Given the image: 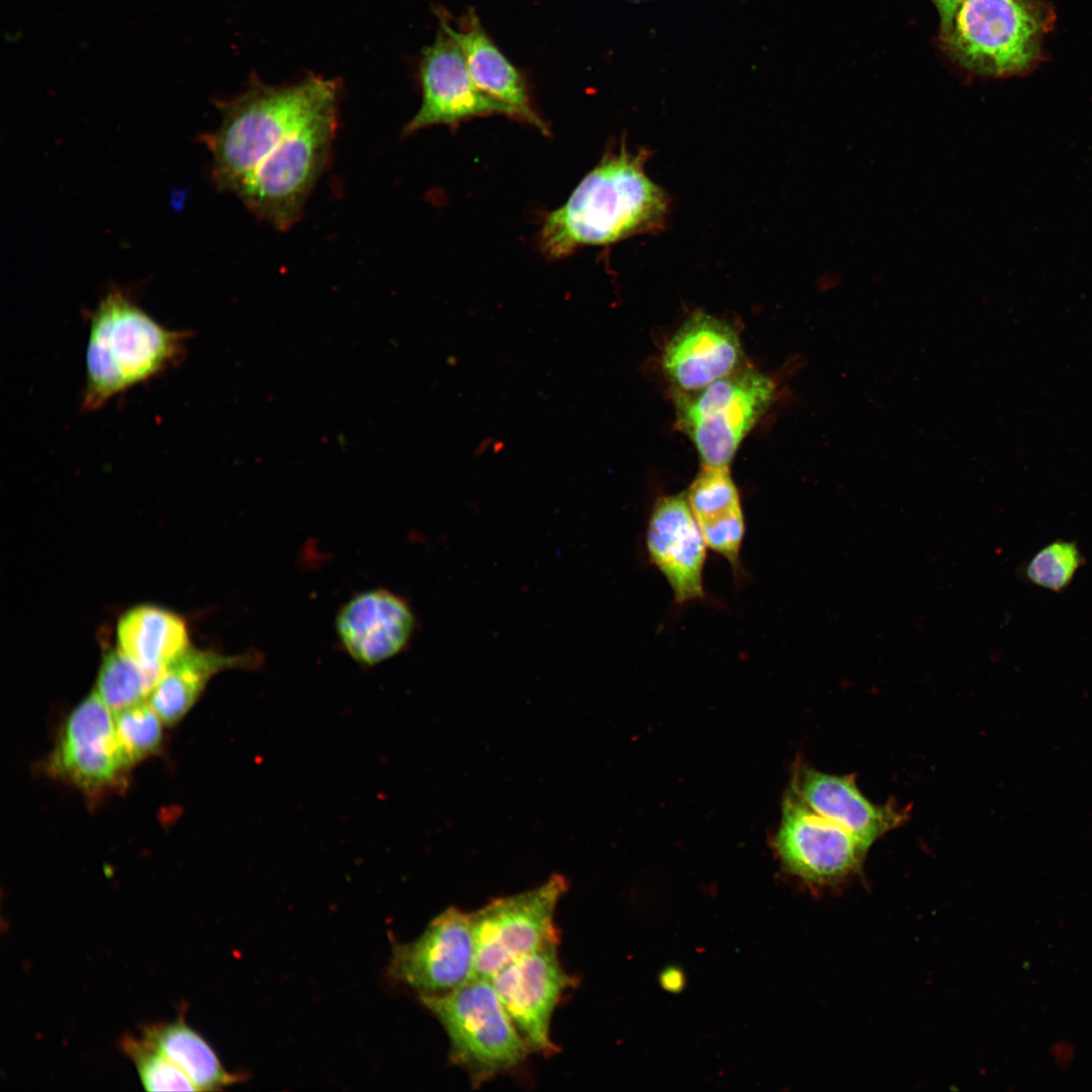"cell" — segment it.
Here are the masks:
<instances>
[{"mask_svg":"<svg viewBox=\"0 0 1092 1092\" xmlns=\"http://www.w3.org/2000/svg\"><path fill=\"white\" fill-rule=\"evenodd\" d=\"M121 1048L133 1063L147 1091H198L175 1063L143 1036H123Z\"/></svg>","mask_w":1092,"mask_h":1092,"instance_id":"cell-26","label":"cell"},{"mask_svg":"<svg viewBox=\"0 0 1092 1092\" xmlns=\"http://www.w3.org/2000/svg\"><path fill=\"white\" fill-rule=\"evenodd\" d=\"M142 1036L175 1063L198 1091L218 1090L241 1080L224 1069L213 1049L184 1017L147 1025Z\"/></svg>","mask_w":1092,"mask_h":1092,"instance_id":"cell-22","label":"cell"},{"mask_svg":"<svg viewBox=\"0 0 1092 1092\" xmlns=\"http://www.w3.org/2000/svg\"><path fill=\"white\" fill-rule=\"evenodd\" d=\"M645 545L649 560L664 577L677 605L706 598L708 546L686 493L661 495L655 500L647 520Z\"/></svg>","mask_w":1092,"mask_h":1092,"instance_id":"cell-14","label":"cell"},{"mask_svg":"<svg viewBox=\"0 0 1092 1092\" xmlns=\"http://www.w3.org/2000/svg\"><path fill=\"white\" fill-rule=\"evenodd\" d=\"M450 1044V1060L475 1087L519 1067L530 1053L490 979L474 977L444 994L420 995Z\"/></svg>","mask_w":1092,"mask_h":1092,"instance_id":"cell-4","label":"cell"},{"mask_svg":"<svg viewBox=\"0 0 1092 1092\" xmlns=\"http://www.w3.org/2000/svg\"><path fill=\"white\" fill-rule=\"evenodd\" d=\"M742 356L739 338L728 324L696 312L666 344L662 366L673 390L695 391L737 370Z\"/></svg>","mask_w":1092,"mask_h":1092,"instance_id":"cell-17","label":"cell"},{"mask_svg":"<svg viewBox=\"0 0 1092 1092\" xmlns=\"http://www.w3.org/2000/svg\"><path fill=\"white\" fill-rule=\"evenodd\" d=\"M419 78L422 102L403 128L404 134L435 124L457 126L480 116L514 117L509 107L477 88L459 47L440 28L434 41L422 51Z\"/></svg>","mask_w":1092,"mask_h":1092,"instance_id":"cell-13","label":"cell"},{"mask_svg":"<svg viewBox=\"0 0 1092 1092\" xmlns=\"http://www.w3.org/2000/svg\"><path fill=\"white\" fill-rule=\"evenodd\" d=\"M1083 564L1084 556L1077 543L1058 539L1039 549L1020 573L1035 586L1060 593L1068 587Z\"/></svg>","mask_w":1092,"mask_h":1092,"instance_id":"cell-25","label":"cell"},{"mask_svg":"<svg viewBox=\"0 0 1092 1092\" xmlns=\"http://www.w3.org/2000/svg\"><path fill=\"white\" fill-rule=\"evenodd\" d=\"M648 153L624 144L608 153L577 184L566 202L548 213L542 252L564 258L580 247L606 246L661 229L668 213L664 190L645 172Z\"/></svg>","mask_w":1092,"mask_h":1092,"instance_id":"cell-1","label":"cell"},{"mask_svg":"<svg viewBox=\"0 0 1092 1092\" xmlns=\"http://www.w3.org/2000/svg\"><path fill=\"white\" fill-rule=\"evenodd\" d=\"M776 846L789 872L819 887L857 874L870 845L819 815L792 791L785 800Z\"/></svg>","mask_w":1092,"mask_h":1092,"instance_id":"cell-9","label":"cell"},{"mask_svg":"<svg viewBox=\"0 0 1092 1092\" xmlns=\"http://www.w3.org/2000/svg\"><path fill=\"white\" fill-rule=\"evenodd\" d=\"M622 1H624L626 3H630V4H643V3L653 2V1H656V0H622Z\"/></svg>","mask_w":1092,"mask_h":1092,"instance_id":"cell-28","label":"cell"},{"mask_svg":"<svg viewBox=\"0 0 1092 1092\" xmlns=\"http://www.w3.org/2000/svg\"><path fill=\"white\" fill-rule=\"evenodd\" d=\"M935 5L939 20H940V33L945 31L949 26L952 17L963 3L964 0H931Z\"/></svg>","mask_w":1092,"mask_h":1092,"instance_id":"cell-27","label":"cell"},{"mask_svg":"<svg viewBox=\"0 0 1092 1092\" xmlns=\"http://www.w3.org/2000/svg\"><path fill=\"white\" fill-rule=\"evenodd\" d=\"M117 648L158 680L189 647L186 623L178 615L151 605L129 609L118 620Z\"/></svg>","mask_w":1092,"mask_h":1092,"instance_id":"cell-21","label":"cell"},{"mask_svg":"<svg viewBox=\"0 0 1092 1092\" xmlns=\"http://www.w3.org/2000/svg\"><path fill=\"white\" fill-rule=\"evenodd\" d=\"M335 626L346 653L358 664L371 667L405 650L417 629V618L405 599L375 588L345 603Z\"/></svg>","mask_w":1092,"mask_h":1092,"instance_id":"cell-15","label":"cell"},{"mask_svg":"<svg viewBox=\"0 0 1092 1092\" xmlns=\"http://www.w3.org/2000/svg\"><path fill=\"white\" fill-rule=\"evenodd\" d=\"M439 27L459 47L477 88L509 107L514 117L549 134L534 109L524 73L500 51L470 8L457 19L443 7L435 9Z\"/></svg>","mask_w":1092,"mask_h":1092,"instance_id":"cell-16","label":"cell"},{"mask_svg":"<svg viewBox=\"0 0 1092 1092\" xmlns=\"http://www.w3.org/2000/svg\"><path fill=\"white\" fill-rule=\"evenodd\" d=\"M163 720L148 700L115 713V729L129 766L160 750Z\"/></svg>","mask_w":1092,"mask_h":1092,"instance_id":"cell-24","label":"cell"},{"mask_svg":"<svg viewBox=\"0 0 1092 1092\" xmlns=\"http://www.w3.org/2000/svg\"><path fill=\"white\" fill-rule=\"evenodd\" d=\"M113 714L95 691L83 699L62 727L50 771L90 796L119 786L130 766L117 739Z\"/></svg>","mask_w":1092,"mask_h":1092,"instance_id":"cell-10","label":"cell"},{"mask_svg":"<svg viewBox=\"0 0 1092 1092\" xmlns=\"http://www.w3.org/2000/svg\"><path fill=\"white\" fill-rule=\"evenodd\" d=\"M686 496L709 549L723 557L739 576L745 516L729 467L703 466Z\"/></svg>","mask_w":1092,"mask_h":1092,"instance_id":"cell-19","label":"cell"},{"mask_svg":"<svg viewBox=\"0 0 1092 1092\" xmlns=\"http://www.w3.org/2000/svg\"><path fill=\"white\" fill-rule=\"evenodd\" d=\"M263 657L256 650L223 655L189 647L162 674L148 702L166 725L178 723L197 702L212 676L228 669H256Z\"/></svg>","mask_w":1092,"mask_h":1092,"instance_id":"cell-20","label":"cell"},{"mask_svg":"<svg viewBox=\"0 0 1092 1092\" xmlns=\"http://www.w3.org/2000/svg\"><path fill=\"white\" fill-rule=\"evenodd\" d=\"M337 125L338 104L308 120L286 150L254 174L236 195L259 218L279 230L290 228L300 217L329 162Z\"/></svg>","mask_w":1092,"mask_h":1092,"instance_id":"cell-7","label":"cell"},{"mask_svg":"<svg viewBox=\"0 0 1092 1092\" xmlns=\"http://www.w3.org/2000/svg\"><path fill=\"white\" fill-rule=\"evenodd\" d=\"M158 678L117 647L105 654L95 692L115 714L148 700Z\"/></svg>","mask_w":1092,"mask_h":1092,"instance_id":"cell-23","label":"cell"},{"mask_svg":"<svg viewBox=\"0 0 1092 1092\" xmlns=\"http://www.w3.org/2000/svg\"><path fill=\"white\" fill-rule=\"evenodd\" d=\"M492 986L530 1053L552 1056L551 1020L574 980L563 969L558 940L509 964L490 978Z\"/></svg>","mask_w":1092,"mask_h":1092,"instance_id":"cell-12","label":"cell"},{"mask_svg":"<svg viewBox=\"0 0 1092 1092\" xmlns=\"http://www.w3.org/2000/svg\"><path fill=\"white\" fill-rule=\"evenodd\" d=\"M776 392L770 377L741 366L702 389L673 390L676 426L695 445L703 466L729 467Z\"/></svg>","mask_w":1092,"mask_h":1092,"instance_id":"cell-6","label":"cell"},{"mask_svg":"<svg viewBox=\"0 0 1092 1092\" xmlns=\"http://www.w3.org/2000/svg\"><path fill=\"white\" fill-rule=\"evenodd\" d=\"M567 889L566 878L553 874L534 889L492 899L472 912L475 976L490 979L514 961L559 940L554 916Z\"/></svg>","mask_w":1092,"mask_h":1092,"instance_id":"cell-8","label":"cell"},{"mask_svg":"<svg viewBox=\"0 0 1092 1092\" xmlns=\"http://www.w3.org/2000/svg\"><path fill=\"white\" fill-rule=\"evenodd\" d=\"M388 974L420 995L444 994L476 977L471 913L451 906L419 937L395 944Z\"/></svg>","mask_w":1092,"mask_h":1092,"instance_id":"cell-11","label":"cell"},{"mask_svg":"<svg viewBox=\"0 0 1092 1092\" xmlns=\"http://www.w3.org/2000/svg\"><path fill=\"white\" fill-rule=\"evenodd\" d=\"M338 97L337 82L310 76L287 86L254 82L237 97L219 102L221 122L203 136L212 156L215 186L237 194L305 122L338 104Z\"/></svg>","mask_w":1092,"mask_h":1092,"instance_id":"cell-2","label":"cell"},{"mask_svg":"<svg viewBox=\"0 0 1092 1092\" xmlns=\"http://www.w3.org/2000/svg\"><path fill=\"white\" fill-rule=\"evenodd\" d=\"M82 407L95 411L184 357L188 335L165 328L127 294L112 289L90 316Z\"/></svg>","mask_w":1092,"mask_h":1092,"instance_id":"cell-3","label":"cell"},{"mask_svg":"<svg viewBox=\"0 0 1092 1092\" xmlns=\"http://www.w3.org/2000/svg\"><path fill=\"white\" fill-rule=\"evenodd\" d=\"M1043 26L1035 0H964L940 34L948 54L968 71L1005 77L1032 64Z\"/></svg>","mask_w":1092,"mask_h":1092,"instance_id":"cell-5","label":"cell"},{"mask_svg":"<svg viewBox=\"0 0 1092 1092\" xmlns=\"http://www.w3.org/2000/svg\"><path fill=\"white\" fill-rule=\"evenodd\" d=\"M793 791L813 811L839 825L870 846L905 819L891 805L879 806L858 790L854 779L804 767Z\"/></svg>","mask_w":1092,"mask_h":1092,"instance_id":"cell-18","label":"cell"}]
</instances>
